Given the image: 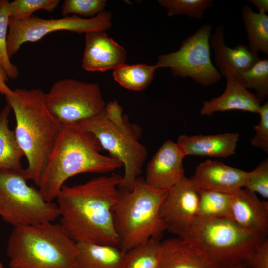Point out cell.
<instances>
[{"label":"cell","instance_id":"obj_7","mask_svg":"<svg viewBox=\"0 0 268 268\" xmlns=\"http://www.w3.org/2000/svg\"><path fill=\"white\" fill-rule=\"evenodd\" d=\"M268 234L244 229L228 218L197 217L179 237L200 248L216 268H227L243 262Z\"/></svg>","mask_w":268,"mask_h":268},{"label":"cell","instance_id":"obj_33","mask_svg":"<svg viewBox=\"0 0 268 268\" xmlns=\"http://www.w3.org/2000/svg\"><path fill=\"white\" fill-rule=\"evenodd\" d=\"M258 114L260 116L259 123L253 127L256 133L251 140L252 146L268 153V102L261 105Z\"/></svg>","mask_w":268,"mask_h":268},{"label":"cell","instance_id":"obj_15","mask_svg":"<svg viewBox=\"0 0 268 268\" xmlns=\"http://www.w3.org/2000/svg\"><path fill=\"white\" fill-rule=\"evenodd\" d=\"M224 26H218L210 39L214 54V62L221 75L234 76L253 66L261 58L248 46L239 44L231 48L224 42Z\"/></svg>","mask_w":268,"mask_h":268},{"label":"cell","instance_id":"obj_25","mask_svg":"<svg viewBox=\"0 0 268 268\" xmlns=\"http://www.w3.org/2000/svg\"><path fill=\"white\" fill-rule=\"evenodd\" d=\"M232 197V194L200 188L197 217L232 220L231 211Z\"/></svg>","mask_w":268,"mask_h":268},{"label":"cell","instance_id":"obj_1","mask_svg":"<svg viewBox=\"0 0 268 268\" xmlns=\"http://www.w3.org/2000/svg\"><path fill=\"white\" fill-rule=\"evenodd\" d=\"M122 179L120 175L112 174L63 186L56 198L59 223L75 242L118 246L113 209Z\"/></svg>","mask_w":268,"mask_h":268},{"label":"cell","instance_id":"obj_38","mask_svg":"<svg viewBox=\"0 0 268 268\" xmlns=\"http://www.w3.org/2000/svg\"><path fill=\"white\" fill-rule=\"evenodd\" d=\"M0 268H4L2 263L0 262Z\"/></svg>","mask_w":268,"mask_h":268},{"label":"cell","instance_id":"obj_13","mask_svg":"<svg viewBox=\"0 0 268 268\" xmlns=\"http://www.w3.org/2000/svg\"><path fill=\"white\" fill-rule=\"evenodd\" d=\"M126 49L109 37L105 30L85 33L82 67L91 72L114 70L125 65Z\"/></svg>","mask_w":268,"mask_h":268},{"label":"cell","instance_id":"obj_26","mask_svg":"<svg viewBox=\"0 0 268 268\" xmlns=\"http://www.w3.org/2000/svg\"><path fill=\"white\" fill-rule=\"evenodd\" d=\"M233 77L245 89L255 90V95L260 101L268 98V58L260 59L251 67Z\"/></svg>","mask_w":268,"mask_h":268},{"label":"cell","instance_id":"obj_17","mask_svg":"<svg viewBox=\"0 0 268 268\" xmlns=\"http://www.w3.org/2000/svg\"><path fill=\"white\" fill-rule=\"evenodd\" d=\"M157 268H216L208 256L196 244L182 238L160 242Z\"/></svg>","mask_w":268,"mask_h":268},{"label":"cell","instance_id":"obj_16","mask_svg":"<svg viewBox=\"0 0 268 268\" xmlns=\"http://www.w3.org/2000/svg\"><path fill=\"white\" fill-rule=\"evenodd\" d=\"M248 174L222 162L207 160L197 166L193 177L201 188L233 194L243 187Z\"/></svg>","mask_w":268,"mask_h":268},{"label":"cell","instance_id":"obj_29","mask_svg":"<svg viewBox=\"0 0 268 268\" xmlns=\"http://www.w3.org/2000/svg\"><path fill=\"white\" fill-rule=\"evenodd\" d=\"M9 2L7 0H0V64L7 73L9 79H16L19 75V71L17 66L10 60L7 46L9 19L8 11Z\"/></svg>","mask_w":268,"mask_h":268},{"label":"cell","instance_id":"obj_35","mask_svg":"<svg viewBox=\"0 0 268 268\" xmlns=\"http://www.w3.org/2000/svg\"><path fill=\"white\" fill-rule=\"evenodd\" d=\"M8 76L0 64V94L5 96H12L14 95V90L11 89L7 85L8 81Z\"/></svg>","mask_w":268,"mask_h":268},{"label":"cell","instance_id":"obj_14","mask_svg":"<svg viewBox=\"0 0 268 268\" xmlns=\"http://www.w3.org/2000/svg\"><path fill=\"white\" fill-rule=\"evenodd\" d=\"M185 157L176 142L165 141L147 164L145 182L154 188L169 190L185 176Z\"/></svg>","mask_w":268,"mask_h":268},{"label":"cell","instance_id":"obj_18","mask_svg":"<svg viewBox=\"0 0 268 268\" xmlns=\"http://www.w3.org/2000/svg\"><path fill=\"white\" fill-rule=\"evenodd\" d=\"M232 219L240 227L268 233V202L259 200L256 193L241 188L232 194Z\"/></svg>","mask_w":268,"mask_h":268},{"label":"cell","instance_id":"obj_2","mask_svg":"<svg viewBox=\"0 0 268 268\" xmlns=\"http://www.w3.org/2000/svg\"><path fill=\"white\" fill-rule=\"evenodd\" d=\"M102 149L91 133L76 125H63L37 185L43 198L53 202L64 183L73 176L108 173L123 166L118 159L101 154Z\"/></svg>","mask_w":268,"mask_h":268},{"label":"cell","instance_id":"obj_5","mask_svg":"<svg viewBox=\"0 0 268 268\" xmlns=\"http://www.w3.org/2000/svg\"><path fill=\"white\" fill-rule=\"evenodd\" d=\"M119 191L113 209L118 247L126 252L151 239L160 240L166 230L159 209L168 190L154 188L138 177L132 190Z\"/></svg>","mask_w":268,"mask_h":268},{"label":"cell","instance_id":"obj_6","mask_svg":"<svg viewBox=\"0 0 268 268\" xmlns=\"http://www.w3.org/2000/svg\"><path fill=\"white\" fill-rule=\"evenodd\" d=\"M122 111L117 101H111L101 113L74 125L93 134L103 149L121 162L124 173L119 187L130 191L142 172L147 151Z\"/></svg>","mask_w":268,"mask_h":268},{"label":"cell","instance_id":"obj_32","mask_svg":"<svg viewBox=\"0 0 268 268\" xmlns=\"http://www.w3.org/2000/svg\"><path fill=\"white\" fill-rule=\"evenodd\" d=\"M268 198V159L266 158L252 171L248 172L243 187Z\"/></svg>","mask_w":268,"mask_h":268},{"label":"cell","instance_id":"obj_12","mask_svg":"<svg viewBox=\"0 0 268 268\" xmlns=\"http://www.w3.org/2000/svg\"><path fill=\"white\" fill-rule=\"evenodd\" d=\"M200 188L185 176L168 190L159 209L166 231L180 237L197 216Z\"/></svg>","mask_w":268,"mask_h":268},{"label":"cell","instance_id":"obj_30","mask_svg":"<svg viewBox=\"0 0 268 268\" xmlns=\"http://www.w3.org/2000/svg\"><path fill=\"white\" fill-rule=\"evenodd\" d=\"M60 1L59 0H14L8 4L9 18L22 20L31 17L34 12L38 10L51 12L57 8Z\"/></svg>","mask_w":268,"mask_h":268},{"label":"cell","instance_id":"obj_20","mask_svg":"<svg viewBox=\"0 0 268 268\" xmlns=\"http://www.w3.org/2000/svg\"><path fill=\"white\" fill-rule=\"evenodd\" d=\"M224 92L219 96L203 102L200 113L211 116L216 112L241 110L258 114L260 101L255 94L250 93L232 76L225 77Z\"/></svg>","mask_w":268,"mask_h":268},{"label":"cell","instance_id":"obj_37","mask_svg":"<svg viewBox=\"0 0 268 268\" xmlns=\"http://www.w3.org/2000/svg\"><path fill=\"white\" fill-rule=\"evenodd\" d=\"M227 268H247V267L243 262H241Z\"/></svg>","mask_w":268,"mask_h":268},{"label":"cell","instance_id":"obj_19","mask_svg":"<svg viewBox=\"0 0 268 268\" xmlns=\"http://www.w3.org/2000/svg\"><path fill=\"white\" fill-rule=\"evenodd\" d=\"M239 139L236 133L178 137L177 144L185 155L226 158L235 153Z\"/></svg>","mask_w":268,"mask_h":268},{"label":"cell","instance_id":"obj_27","mask_svg":"<svg viewBox=\"0 0 268 268\" xmlns=\"http://www.w3.org/2000/svg\"><path fill=\"white\" fill-rule=\"evenodd\" d=\"M160 240L151 239L126 252L123 268H157L160 258Z\"/></svg>","mask_w":268,"mask_h":268},{"label":"cell","instance_id":"obj_34","mask_svg":"<svg viewBox=\"0 0 268 268\" xmlns=\"http://www.w3.org/2000/svg\"><path fill=\"white\" fill-rule=\"evenodd\" d=\"M247 268H268V238L244 261Z\"/></svg>","mask_w":268,"mask_h":268},{"label":"cell","instance_id":"obj_21","mask_svg":"<svg viewBox=\"0 0 268 268\" xmlns=\"http://www.w3.org/2000/svg\"><path fill=\"white\" fill-rule=\"evenodd\" d=\"M78 268H123L126 252L118 246L76 242Z\"/></svg>","mask_w":268,"mask_h":268},{"label":"cell","instance_id":"obj_4","mask_svg":"<svg viewBox=\"0 0 268 268\" xmlns=\"http://www.w3.org/2000/svg\"><path fill=\"white\" fill-rule=\"evenodd\" d=\"M6 253L10 268H78L76 242L60 223L14 227Z\"/></svg>","mask_w":268,"mask_h":268},{"label":"cell","instance_id":"obj_23","mask_svg":"<svg viewBox=\"0 0 268 268\" xmlns=\"http://www.w3.org/2000/svg\"><path fill=\"white\" fill-rule=\"evenodd\" d=\"M241 17L248 40V47L254 53L268 55V16L256 13L248 5L242 9Z\"/></svg>","mask_w":268,"mask_h":268},{"label":"cell","instance_id":"obj_36","mask_svg":"<svg viewBox=\"0 0 268 268\" xmlns=\"http://www.w3.org/2000/svg\"><path fill=\"white\" fill-rule=\"evenodd\" d=\"M259 10V13L266 14L268 12V0H248Z\"/></svg>","mask_w":268,"mask_h":268},{"label":"cell","instance_id":"obj_9","mask_svg":"<svg viewBox=\"0 0 268 268\" xmlns=\"http://www.w3.org/2000/svg\"><path fill=\"white\" fill-rule=\"evenodd\" d=\"M212 29L210 24L202 25L182 41L178 50L159 55L155 66L157 68L169 67L174 76L189 77L202 86L216 83L221 75L211 60Z\"/></svg>","mask_w":268,"mask_h":268},{"label":"cell","instance_id":"obj_3","mask_svg":"<svg viewBox=\"0 0 268 268\" xmlns=\"http://www.w3.org/2000/svg\"><path fill=\"white\" fill-rule=\"evenodd\" d=\"M5 99L14 112L15 136L28 162L25 177L37 186L63 125L49 110L41 89H16Z\"/></svg>","mask_w":268,"mask_h":268},{"label":"cell","instance_id":"obj_31","mask_svg":"<svg viewBox=\"0 0 268 268\" xmlns=\"http://www.w3.org/2000/svg\"><path fill=\"white\" fill-rule=\"evenodd\" d=\"M106 4L105 0H65L62 4L61 14L63 16L74 14L91 18L103 11Z\"/></svg>","mask_w":268,"mask_h":268},{"label":"cell","instance_id":"obj_24","mask_svg":"<svg viewBox=\"0 0 268 268\" xmlns=\"http://www.w3.org/2000/svg\"><path fill=\"white\" fill-rule=\"evenodd\" d=\"M157 69L155 65L125 64L113 70V76L114 80L125 88L140 91L151 83Z\"/></svg>","mask_w":268,"mask_h":268},{"label":"cell","instance_id":"obj_28","mask_svg":"<svg viewBox=\"0 0 268 268\" xmlns=\"http://www.w3.org/2000/svg\"><path fill=\"white\" fill-rule=\"evenodd\" d=\"M158 2L167 9L169 17L185 14L197 19L202 18L213 5L212 0H159Z\"/></svg>","mask_w":268,"mask_h":268},{"label":"cell","instance_id":"obj_22","mask_svg":"<svg viewBox=\"0 0 268 268\" xmlns=\"http://www.w3.org/2000/svg\"><path fill=\"white\" fill-rule=\"evenodd\" d=\"M6 104L0 112V169L23 172L21 163L24 156L16 139L14 130L9 126L8 117L11 110Z\"/></svg>","mask_w":268,"mask_h":268},{"label":"cell","instance_id":"obj_10","mask_svg":"<svg viewBox=\"0 0 268 268\" xmlns=\"http://www.w3.org/2000/svg\"><path fill=\"white\" fill-rule=\"evenodd\" d=\"M45 100L49 110L64 126L93 117L106 105L97 84L73 79L55 82L45 93Z\"/></svg>","mask_w":268,"mask_h":268},{"label":"cell","instance_id":"obj_8","mask_svg":"<svg viewBox=\"0 0 268 268\" xmlns=\"http://www.w3.org/2000/svg\"><path fill=\"white\" fill-rule=\"evenodd\" d=\"M27 181L24 171L0 169V217L14 227L54 222L59 217L56 203Z\"/></svg>","mask_w":268,"mask_h":268},{"label":"cell","instance_id":"obj_11","mask_svg":"<svg viewBox=\"0 0 268 268\" xmlns=\"http://www.w3.org/2000/svg\"><path fill=\"white\" fill-rule=\"evenodd\" d=\"M112 15L103 11L91 18L73 15L58 19H45L36 16L22 20L9 18L7 46L9 58L15 55L25 43L35 42L51 32L69 31L78 34L105 30L111 25Z\"/></svg>","mask_w":268,"mask_h":268}]
</instances>
